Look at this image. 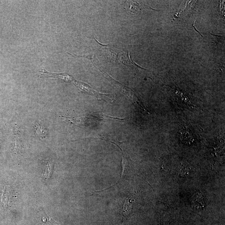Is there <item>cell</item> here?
I'll use <instances>...</instances> for the list:
<instances>
[{
	"mask_svg": "<svg viewBox=\"0 0 225 225\" xmlns=\"http://www.w3.org/2000/svg\"><path fill=\"white\" fill-rule=\"evenodd\" d=\"M43 166H44L45 179L47 181L48 179H49L51 176L52 173L53 172V161L51 159H49L47 161H44Z\"/></svg>",
	"mask_w": 225,
	"mask_h": 225,
	"instance_id": "obj_4",
	"label": "cell"
},
{
	"mask_svg": "<svg viewBox=\"0 0 225 225\" xmlns=\"http://www.w3.org/2000/svg\"><path fill=\"white\" fill-rule=\"evenodd\" d=\"M134 200L130 196L128 197L125 200V203L123 206L122 208V214L123 216H126L128 215L131 211L132 208V202Z\"/></svg>",
	"mask_w": 225,
	"mask_h": 225,
	"instance_id": "obj_6",
	"label": "cell"
},
{
	"mask_svg": "<svg viewBox=\"0 0 225 225\" xmlns=\"http://www.w3.org/2000/svg\"><path fill=\"white\" fill-rule=\"evenodd\" d=\"M40 78H56L61 79L66 82H72L74 78L66 73H54L47 71L45 69H42L40 71Z\"/></svg>",
	"mask_w": 225,
	"mask_h": 225,
	"instance_id": "obj_2",
	"label": "cell"
},
{
	"mask_svg": "<svg viewBox=\"0 0 225 225\" xmlns=\"http://www.w3.org/2000/svg\"><path fill=\"white\" fill-rule=\"evenodd\" d=\"M123 7L124 9L134 13H136L140 9L139 5L131 2H126L123 5Z\"/></svg>",
	"mask_w": 225,
	"mask_h": 225,
	"instance_id": "obj_5",
	"label": "cell"
},
{
	"mask_svg": "<svg viewBox=\"0 0 225 225\" xmlns=\"http://www.w3.org/2000/svg\"><path fill=\"white\" fill-rule=\"evenodd\" d=\"M72 83L82 92L95 96V97L97 98L99 101L103 100L106 101L107 102L109 103L108 100H109L110 103H112L113 101L115 100V95L101 94L94 90L87 84L78 81L74 79L72 81Z\"/></svg>",
	"mask_w": 225,
	"mask_h": 225,
	"instance_id": "obj_1",
	"label": "cell"
},
{
	"mask_svg": "<svg viewBox=\"0 0 225 225\" xmlns=\"http://www.w3.org/2000/svg\"><path fill=\"white\" fill-rule=\"evenodd\" d=\"M34 129L36 135L40 139H43L46 136L47 132L45 127L42 124L36 122L34 124Z\"/></svg>",
	"mask_w": 225,
	"mask_h": 225,
	"instance_id": "obj_3",
	"label": "cell"
},
{
	"mask_svg": "<svg viewBox=\"0 0 225 225\" xmlns=\"http://www.w3.org/2000/svg\"><path fill=\"white\" fill-rule=\"evenodd\" d=\"M10 187L9 186H6L3 190V193L1 197L2 203H4V206H8V203L10 198Z\"/></svg>",
	"mask_w": 225,
	"mask_h": 225,
	"instance_id": "obj_7",
	"label": "cell"
}]
</instances>
